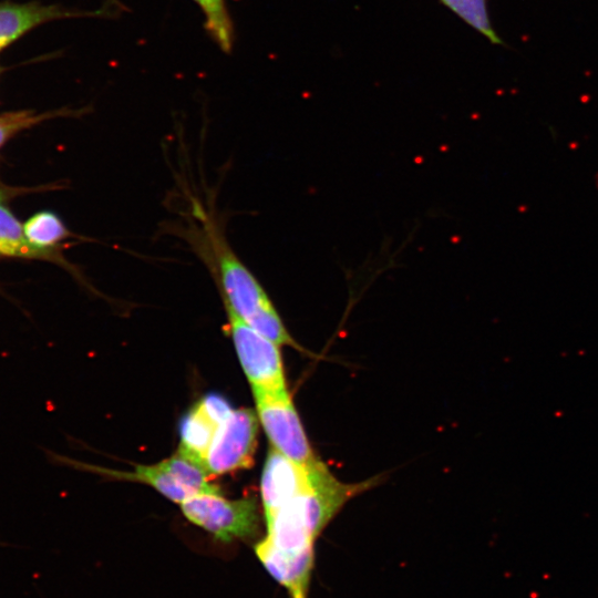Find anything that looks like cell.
Instances as JSON below:
<instances>
[{"label": "cell", "instance_id": "cell-8", "mask_svg": "<svg viewBox=\"0 0 598 598\" xmlns=\"http://www.w3.org/2000/svg\"><path fill=\"white\" fill-rule=\"evenodd\" d=\"M96 12L69 11L56 6H43L38 2H0V50L22 37L33 28L45 22L78 16H100Z\"/></svg>", "mask_w": 598, "mask_h": 598}, {"label": "cell", "instance_id": "cell-3", "mask_svg": "<svg viewBox=\"0 0 598 598\" xmlns=\"http://www.w3.org/2000/svg\"><path fill=\"white\" fill-rule=\"evenodd\" d=\"M259 421L272 447L303 466L319 462L287 391H252Z\"/></svg>", "mask_w": 598, "mask_h": 598}, {"label": "cell", "instance_id": "cell-12", "mask_svg": "<svg viewBox=\"0 0 598 598\" xmlns=\"http://www.w3.org/2000/svg\"><path fill=\"white\" fill-rule=\"evenodd\" d=\"M461 20L484 35L492 44L504 42L494 30L487 10V0H439Z\"/></svg>", "mask_w": 598, "mask_h": 598}, {"label": "cell", "instance_id": "cell-2", "mask_svg": "<svg viewBox=\"0 0 598 598\" xmlns=\"http://www.w3.org/2000/svg\"><path fill=\"white\" fill-rule=\"evenodd\" d=\"M184 516L221 542L247 538L258 529V513L252 497L230 501L218 493L195 495L181 504Z\"/></svg>", "mask_w": 598, "mask_h": 598}, {"label": "cell", "instance_id": "cell-6", "mask_svg": "<svg viewBox=\"0 0 598 598\" xmlns=\"http://www.w3.org/2000/svg\"><path fill=\"white\" fill-rule=\"evenodd\" d=\"M258 421L250 409L233 410L218 427L204 466L210 475L249 468L257 445Z\"/></svg>", "mask_w": 598, "mask_h": 598}, {"label": "cell", "instance_id": "cell-9", "mask_svg": "<svg viewBox=\"0 0 598 598\" xmlns=\"http://www.w3.org/2000/svg\"><path fill=\"white\" fill-rule=\"evenodd\" d=\"M220 425L197 402L181 421V446L178 450L204 465L208 448Z\"/></svg>", "mask_w": 598, "mask_h": 598}, {"label": "cell", "instance_id": "cell-13", "mask_svg": "<svg viewBox=\"0 0 598 598\" xmlns=\"http://www.w3.org/2000/svg\"><path fill=\"white\" fill-rule=\"evenodd\" d=\"M205 16V28L214 42L226 53L234 44V27L225 0H193Z\"/></svg>", "mask_w": 598, "mask_h": 598}, {"label": "cell", "instance_id": "cell-10", "mask_svg": "<svg viewBox=\"0 0 598 598\" xmlns=\"http://www.w3.org/2000/svg\"><path fill=\"white\" fill-rule=\"evenodd\" d=\"M0 256L47 259L63 265L68 262L59 249H49L32 244L19 220L0 204Z\"/></svg>", "mask_w": 598, "mask_h": 598}, {"label": "cell", "instance_id": "cell-4", "mask_svg": "<svg viewBox=\"0 0 598 598\" xmlns=\"http://www.w3.org/2000/svg\"><path fill=\"white\" fill-rule=\"evenodd\" d=\"M110 475L151 485L171 501L182 504L203 493H218L209 482L212 476L203 464L179 450L176 454L153 465H137L134 472H111Z\"/></svg>", "mask_w": 598, "mask_h": 598}, {"label": "cell", "instance_id": "cell-5", "mask_svg": "<svg viewBox=\"0 0 598 598\" xmlns=\"http://www.w3.org/2000/svg\"><path fill=\"white\" fill-rule=\"evenodd\" d=\"M229 331L241 368L252 391H287L282 360L276 343L226 310Z\"/></svg>", "mask_w": 598, "mask_h": 598}, {"label": "cell", "instance_id": "cell-1", "mask_svg": "<svg viewBox=\"0 0 598 598\" xmlns=\"http://www.w3.org/2000/svg\"><path fill=\"white\" fill-rule=\"evenodd\" d=\"M179 234L207 267L225 309L277 346L300 347L287 331L268 293L228 244L215 215L195 204Z\"/></svg>", "mask_w": 598, "mask_h": 598}, {"label": "cell", "instance_id": "cell-15", "mask_svg": "<svg viewBox=\"0 0 598 598\" xmlns=\"http://www.w3.org/2000/svg\"><path fill=\"white\" fill-rule=\"evenodd\" d=\"M14 195V189L3 185L0 182V204L8 200Z\"/></svg>", "mask_w": 598, "mask_h": 598}, {"label": "cell", "instance_id": "cell-7", "mask_svg": "<svg viewBox=\"0 0 598 598\" xmlns=\"http://www.w3.org/2000/svg\"><path fill=\"white\" fill-rule=\"evenodd\" d=\"M311 467L293 462L274 447L269 451L260 481L265 517L311 489Z\"/></svg>", "mask_w": 598, "mask_h": 598}, {"label": "cell", "instance_id": "cell-14", "mask_svg": "<svg viewBox=\"0 0 598 598\" xmlns=\"http://www.w3.org/2000/svg\"><path fill=\"white\" fill-rule=\"evenodd\" d=\"M60 112L37 114L33 111H18L0 115V146L17 133L42 121L56 116Z\"/></svg>", "mask_w": 598, "mask_h": 598}, {"label": "cell", "instance_id": "cell-11", "mask_svg": "<svg viewBox=\"0 0 598 598\" xmlns=\"http://www.w3.org/2000/svg\"><path fill=\"white\" fill-rule=\"evenodd\" d=\"M28 239L40 247L59 249L60 244L70 236V231L58 215L40 212L23 225Z\"/></svg>", "mask_w": 598, "mask_h": 598}]
</instances>
